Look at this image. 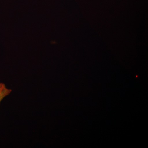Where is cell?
<instances>
[{"instance_id": "cell-1", "label": "cell", "mask_w": 148, "mask_h": 148, "mask_svg": "<svg viewBox=\"0 0 148 148\" xmlns=\"http://www.w3.org/2000/svg\"><path fill=\"white\" fill-rule=\"evenodd\" d=\"M12 91L11 89L7 87L4 83L0 82V103L4 98L10 94Z\"/></svg>"}]
</instances>
